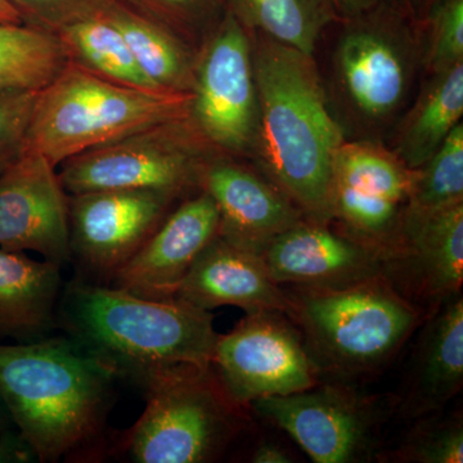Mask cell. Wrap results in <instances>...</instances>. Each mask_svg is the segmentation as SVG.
Segmentation results:
<instances>
[{
	"label": "cell",
	"instance_id": "cell-1",
	"mask_svg": "<svg viewBox=\"0 0 463 463\" xmlns=\"http://www.w3.org/2000/svg\"><path fill=\"white\" fill-rule=\"evenodd\" d=\"M118 374L78 340L0 344V402L41 462H57L97 434Z\"/></svg>",
	"mask_w": 463,
	"mask_h": 463
},
{
	"label": "cell",
	"instance_id": "cell-2",
	"mask_svg": "<svg viewBox=\"0 0 463 463\" xmlns=\"http://www.w3.org/2000/svg\"><path fill=\"white\" fill-rule=\"evenodd\" d=\"M260 106L264 156L288 200L317 222L334 214V164L339 127L309 56L270 43L252 61Z\"/></svg>",
	"mask_w": 463,
	"mask_h": 463
},
{
	"label": "cell",
	"instance_id": "cell-3",
	"mask_svg": "<svg viewBox=\"0 0 463 463\" xmlns=\"http://www.w3.org/2000/svg\"><path fill=\"white\" fill-rule=\"evenodd\" d=\"M66 319L79 343L138 380L170 365L212 367L219 336L209 310L112 286H72Z\"/></svg>",
	"mask_w": 463,
	"mask_h": 463
},
{
	"label": "cell",
	"instance_id": "cell-4",
	"mask_svg": "<svg viewBox=\"0 0 463 463\" xmlns=\"http://www.w3.org/2000/svg\"><path fill=\"white\" fill-rule=\"evenodd\" d=\"M288 317L319 377L328 383L374 373L397 355L421 321L388 277L340 288L288 286Z\"/></svg>",
	"mask_w": 463,
	"mask_h": 463
},
{
	"label": "cell",
	"instance_id": "cell-5",
	"mask_svg": "<svg viewBox=\"0 0 463 463\" xmlns=\"http://www.w3.org/2000/svg\"><path fill=\"white\" fill-rule=\"evenodd\" d=\"M194 93H154L105 80L76 63L39 90L25 149L57 167L88 149L188 118Z\"/></svg>",
	"mask_w": 463,
	"mask_h": 463
},
{
	"label": "cell",
	"instance_id": "cell-6",
	"mask_svg": "<svg viewBox=\"0 0 463 463\" xmlns=\"http://www.w3.org/2000/svg\"><path fill=\"white\" fill-rule=\"evenodd\" d=\"M147 404L128 432L139 463H203L222 455L240 428V410L212 367L176 364L141 380Z\"/></svg>",
	"mask_w": 463,
	"mask_h": 463
},
{
	"label": "cell",
	"instance_id": "cell-7",
	"mask_svg": "<svg viewBox=\"0 0 463 463\" xmlns=\"http://www.w3.org/2000/svg\"><path fill=\"white\" fill-rule=\"evenodd\" d=\"M190 118V116H188ZM188 118L154 125L118 141L67 158L57 173L70 194L109 190H152L178 197L201 187L200 165Z\"/></svg>",
	"mask_w": 463,
	"mask_h": 463
},
{
	"label": "cell",
	"instance_id": "cell-8",
	"mask_svg": "<svg viewBox=\"0 0 463 463\" xmlns=\"http://www.w3.org/2000/svg\"><path fill=\"white\" fill-rule=\"evenodd\" d=\"M212 368L225 394L240 407L321 383L300 331L279 310L248 313L233 330L219 335Z\"/></svg>",
	"mask_w": 463,
	"mask_h": 463
},
{
	"label": "cell",
	"instance_id": "cell-9",
	"mask_svg": "<svg viewBox=\"0 0 463 463\" xmlns=\"http://www.w3.org/2000/svg\"><path fill=\"white\" fill-rule=\"evenodd\" d=\"M250 407L288 432L317 463L356 462L373 446L374 408L345 383H319L303 392L257 399Z\"/></svg>",
	"mask_w": 463,
	"mask_h": 463
},
{
	"label": "cell",
	"instance_id": "cell-10",
	"mask_svg": "<svg viewBox=\"0 0 463 463\" xmlns=\"http://www.w3.org/2000/svg\"><path fill=\"white\" fill-rule=\"evenodd\" d=\"M257 99L248 35L230 9L194 78L191 115L207 141L227 151H242L257 127Z\"/></svg>",
	"mask_w": 463,
	"mask_h": 463
},
{
	"label": "cell",
	"instance_id": "cell-11",
	"mask_svg": "<svg viewBox=\"0 0 463 463\" xmlns=\"http://www.w3.org/2000/svg\"><path fill=\"white\" fill-rule=\"evenodd\" d=\"M176 196L152 190H109L69 199L70 249L83 263L114 274L166 218Z\"/></svg>",
	"mask_w": 463,
	"mask_h": 463
},
{
	"label": "cell",
	"instance_id": "cell-12",
	"mask_svg": "<svg viewBox=\"0 0 463 463\" xmlns=\"http://www.w3.org/2000/svg\"><path fill=\"white\" fill-rule=\"evenodd\" d=\"M0 249L35 251L61 264L69 259V199L56 167L24 152L0 175Z\"/></svg>",
	"mask_w": 463,
	"mask_h": 463
},
{
	"label": "cell",
	"instance_id": "cell-13",
	"mask_svg": "<svg viewBox=\"0 0 463 463\" xmlns=\"http://www.w3.org/2000/svg\"><path fill=\"white\" fill-rule=\"evenodd\" d=\"M300 223L282 232L261 252L268 273L279 286L340 288L374 277L389 279L392 255L327 227Z\"/></svg>",
	"mask_w": 463,
	"mask_h": 463
},
{
	"label": "cell",
	"instance_id": "cell-14",
	"mask_svg": "<svg viewBox=\"0 0 463 463\" xmlns=\"http://www.w3.org/2000/svg\"><path fill=\"white\" fill-rule=\"evenodd\" d=\"M219 222L218 206L205 191L184 201L116 270L112 288L151 300H173L192 264L218 236Z\"/></svg>",
	"mask_w": 463,
	"mask_h": 463
},
{
	"label": "cell",
	"instance_id": "cell-15",
	"mask_svg": "<svg viewBox=\"0 0 463 463\" xmlns=\"http://www.w3.org/2000/svg\"><path fill=\"white\" fill-rule=\"evenodd\" d=\"M414 176L373 149L341 146L334 164V214H339L359 240L392 254L388 237L399 206L410 196Z\"/></svg>",
	"mask_w": 463,
	"mask_h": 463
},
{
	"label": "cell",
	"instance_id": "cell-16",
	"mask_svg": "<svg viewBox=\"0 0 463 463\" xmlns=\"http://www.w3.org/2000/svg\"><path fill=\"white\" fill-rule=\"evenodd\" d=\"M407 281L420 297L440 306L461 294L463 203L435 210H405L389 279Z\"/></svg>",
	"mask_w": 463,
	"mask_h": 463
},
{
	"label": "cell",
	"instance_id": "cell-17",
	"mask_svg": "<svg viewBox=\"0 0 463 463\" xmlns=\"http://www.w3.org/2000/svg\"><path fill=\"white\" fill-rule=\"evenodd\" d=\"M200 309L237 307L246 313L279 310L288 315V298L273 281L260 255L216 236L192 264L174 295Z\"/></svg>",
	"mask_w": 463,
	"mask_h": 463
},
{
	"label": "cell",
	"instance_id": "cell-18",
	"mask_svg": "<svg viewBox=\"0 0 463 463\" xmlns=\"http://www.w3.org/2000/svg\"><path fill=\"white\" fill-rule=\"evenodd\" d=\"M201 188L218 206L219 236L252 254L261 255L270 241L298 222L285 194L242 167L209 164Z\"/></svg>",
	"mask_w": 463,
	"mask_h": 463
},
{
	"label": "cell",
	"instance_id": "cell-19",
	"mask_svg": "<svg viewBox=\"0 0 463 463\" xmlns=\"http://www.w3.org/2000/svg\"><path fill=\"white\" fill-rule=\"evenodd\" d=\"M462 385L463 300L458 294L435 307L423 328L402 410L410 417L438 412Z\"/></svg>",
	"mask_w": 463,
	"mask_h": 463
},
{
	"label": "cell",
	"instance_id": "cell-20",
	"mask_svg": "<svg viewBox=\"0 0 463 463\" xmlns=\"http://www.w3.org/2000/svg\"><path fill=\"white\" fill-rule=\"evenodd\" d=\"M337 63L347 94L371 116L392 111L405 90L404 62L386 35L373 29H356L345 35Z\"/></svg>",
	"mask_w": 463,
	"mask_h": 463
},
{
	"label": "cell",
	"instance_id": "cell-21",
	"mask_svg": "<svg viewBox=\"0 0 463 463\" xmlns=\"http://www.w3.org/2000/svg\"><path fill=\"white\" fill-rule=\"evenodd\" d=\"M60 264L0 249V337L26 339L50 327Z\"/></svg>",
	"mask_w": 463,
	"mask_h": 463
},
{
	"label": "cell",
	"instance_id": "cell-22",
	"mask_svg": "<svg viewBox=\"0 0 463 463\" xmlns=\"http://www.w3.org/2000/svg\"><path fill=\"white\" fill-rule=\"evenodd\" d=\"M54 35L62 43L70 62L91 74L133 90L167 93L145 75L123 35L106 14L79 21Z\"/></svg>",
	"mask_w": 463,
	"mask_h": 463
},
{
	"label": "cell",
	"instance_id": "cell-23",
	"mask_svg": "<svg viewBox=\"0 0 463 463\" xmlns=\"http://www.w3.org/2000/svg\"><path fill=\"white\" fill-rule=\"evenodd\" d=\"M149 80L167 93H191L194 78L179 39L127 7L121 0L106 12Z\"/></svg>",
	"mask_w": 463,
	"mask_h": 463
},
{
	"label": "cell",
	"instance_id": "cell-24",
	"mask_svg": "<svg viewBox=\"0 0 463 463\" xmlns=\"http://www.w3.org/2000/svg\"><path fill=\"white\" fill-rule=\"evenodd\" d=\"M69 63L54 33L24 24H0V93L44 90Z\"/></svg>",
	"mask_w": 463,
	"mask_h": 463
},
{
	"label": "cell",
	"instance_id": "cell-25",
	"mask_svg": "<svg viewBox=\"0 0 463 463\" xmlns=\"http://www.w3.org/2000/svg\"><path fill=\"white\" fill-rule=\"evenodd\" d=\"M438 75L417 106L399 145L401 156L411 169L425 165L462 118V61Z\"/></svg>",
	"mask_w": 463,
	"mask_h": 463
},
{
	"label": "cell",
	"instance_id": "cell-26",
	"mask_svg": "<svg viewBox=\"0 0 463 463\" xmlns=\"http://www.w3.org/2000/svg\"><path fill=\"white\" fill-rule=\"evenodd\" d=\"M241 23L260 27L274 42L312 57L326 21L334 16L330 0H228Z\"/></svg>",
	"mask_w": 463,
	"mask_h": 463
},
{
	"label": "cell",
	"instance_id": "cell-27",
	"mask_svg": "<svg viewBox=\"0 0 463 463\" xmlns=\"http://www.w3.org/2000/svg\"><path fill=\"white\" fill-rule=\"evenodd\" d=\"M411 188V212H435L463 203V128L457 124Z\"/></svg>",
	"mask_w": 463,
	"mask_h": 463
},
{
	"label": "cell",
	"instance_id": "cell-28",
	"mask_svg": "<svg viewBox=\"0 0 463 463\" xmlns=\"http://www.w3.org/2000/svg\"><path fill=\"white\" fill-rule=\"evenodd\" d=\"M397 457L402 462L462 463L461 419L425 420L405 439Z\"/></svg>",
	"mask_w": 463,
	"mask_h": 463
},
{
	"label": "cell",
	"instance_id": "cell-29",
	"mask_svg": "<svg viewBox=\"0 0 463 463\" xmlns=\"http://www.w3.org/2000/svg\"><path fill=\"white\" fill-rule=\"evenodd\" d=\"M116 2L118 0H9L24 25L52 33L105 14Z\"/></svg>",
	"mask_w": 463,
	"mask_h": 463
},
{
	"label": "cell",
	"instance_id": "cell-30",
	"mask_svg": "<svg viewBox=\"0 0 463 463\" xmlns=\"http://www.w3.org/2000/svg\"><path fill=\"white\" fill-rule=\"evenodd\" d=\"M127 7L163 27L181 41L188 33L213 16L223 0H121Z\"/></svg>",
	"mask_w": 463,
	"mask_h": 463
},
{
	"label": "cell",
	"instance_id": "cell-31",
	"mask_svg": "<svg viewBox=\"0 0 463 463\" xmlns=\"http://www.w3.org/2000/svg\"><path fill=\"white\" fill-rule=\"evenodd\" d=\"M38 93L33 90L0 93V175L24 154Z\"/></svg>",
	"mask_w": 463,
	"mask_h": 463
},
{
	"label": "cell",
	"instance_id": "cell-32",
	"mask_svg": "<svg viewBox=\"0 0 463 463\" xmlns=\"http://www.w3.org/2000/svg\"><path fill=\"white\" fill-rule=\"evenodd\" d=\"M430 9V65L439 74L463 58V0H439Z\"/></svg>",
	"mask_w": 463,
	"mask_h": 463
},
{
	"label": "cell",
	"instance_id": "cell-33",
	"mask_svg": "<svg viewBox=\"0 0 463 463\" xmlns=\"http://www.w3.org/2000/svg\"><path fill=\"white\" fill-rule=\"evenodd\" d=\"M29 461V452L20 438L5 434L0 438V463H23Z\"/></svg>",
	"mask_w": 463,
	"mask_h": 463
},
{
	"label": "cell",
	"instance_id": "cell-34",
	"mask_svg": "<svg viewBox=\"0 0 463 463\" xmlns=\"http://www.w3.org/2000/svg\"><path fill=\"white\" fill-rule=\"evenodd\" d=\"M254 463H289L294 461L288 450L279 444L265 441L255 449L251 457Z\"/></svg>",
	"mask_w": 463,
	"mask_h": 463
},
{
	"label": "cell",
	"instance_id": "cell-35",
	"mask_svg": "<svg viewBox=\"0 0 463 463\" xmlns=\"http://www.w3.org/2000/svg\"><path fill=\"white\" fill-rule=\"evenodd\" d=\"M330 2L334 9H339L343 14L354 16L373 8L376 0H330Z\"/></svg>",
	"mask_w": 463,
	"mask_h": 463
},
{
	"label": "cell",
	"instance_id": "cell-36",
	"mask_svg": "<svg viewBox=\"0 0 463 463\" xmlns=\"http://www.w3.org/2000/svg\"><path fill=\"white\" fill-rule=\"evenodd\" d=\"M0 24H23L9 0H0Z\"/></svg>",
	"mask_w": 463,
	"mask_h": 463
},
{
	"label": "cell",
	"instance_id": "cell-37",
	"mask_svg": "<svg viewBox=\"0 0 463 463\" xmlns=\"http://www.w3.org/2000/svg\"><path fill=\"white\" fill-rule=\"evenodd\" d=\"M423 8H431L439 0H419Z\"/></svg>",
	"mask_w": 463,
	"mask_h": 463
},
{
	"label": "cell",
	"instance_id": "cell-38",
	"mask_svg": "<svg viewBox=\"0 0 463 463\" xmlns=\"http://www.w3.org/2000/svg\"><path fill=\"white\" fill-rule=\"evenodd\" d=\"M5 434V417H3L2 410H0V438H2Z\"/></svg>",
	"mask_w": 463,
	"mask_h": 463
}]
</instances>
